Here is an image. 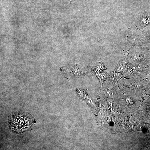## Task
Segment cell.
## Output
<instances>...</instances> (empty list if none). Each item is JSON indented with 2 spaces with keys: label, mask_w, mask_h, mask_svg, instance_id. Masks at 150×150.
Listing matches in <instances>:
<instances>
[{
  "label": "cell",
  "mask_w": 150,
  "mask_h": 150,
  "mask_svg": "<svg viewBox=\"0 0 150 150\" xmlns=\"http://www.w3.org/2000/svg\"><path fill=\"white\" fill-rule=\"evenodd\" d=\"M33 118L29 114L19 113L10 116L9 127L14 133L22 134L30 130L33 124Z\"/></svg>",
  "instance_id": "1"
},
{
  "label": "cell",
  "mask_w": 150,
  "mask_h": 150,
  "mask_svg": "<svg viewBox=\"0 0 150 150\" xmlns=\"http://www.w3.org/2000/svg\"><path fill=\"white\" fill-rule=\"evenodd\" d=\"M64 76L68 79L73 78L84 79L95 74L92 67L78 65H68L61 68Z\"/></svg>",
  "instance_id": "2"
},
{
  "label": "cell",
  "mask_w": 150,
  "mask_h": 150,
  "mask_svg": "<svg viewBox=\"0 0 150 150\" xmlns=\"http://www.w3.org/2000/svg\"><path fill=\"white\" fill-rule=\"evenodd\" d=\"M130 63L129 60L123 59L120 60L115 69V71L120 73L125 74Z\"/></svg>",
  "instance_id": "3"
},
{
  "label": "cell",
  "mask_w": 150,
  "mask_h": 150,
  "mask_svg": "<svg viewBox=\"0 0 150 150\" xmlns=\"http://www.w3.org/2000/svg\"><path fill=\"white\" fill-rule=\"evenodd\" d=\"M107 76L110 84L114 85L120 80L121 75V73L115 71L107 73Z\"/></svg>",
  "instance_id": "4"
}]
</instances>
